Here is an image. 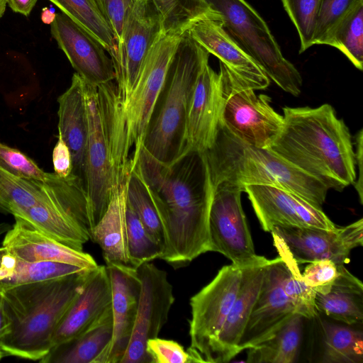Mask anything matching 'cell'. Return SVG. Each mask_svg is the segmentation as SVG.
<instances>
[{"instance_id":"21","label":"cell","mask_w":363,"mask_h":363,"mask_svg":"<svg viewBox=\"0 0 363 363\" xmlns=\"http://www.w3.org/2000/svg\"><path fill=\"white\" fill-rule=\"evenodd\" d=\"M111 306V285L106 266L93 269L53 333L51 349L75 337Z\"/></svg>"},{"instance_id":"5","label":"cell","mask_w":363,"mask_h":363,"mask_svg":"<svg viewBox=\"0 0 363 363\" xmlns=\"http://www.w3.org/2000/svg\"><path fill=\"white\" fill-rule=\"evenodd\" d=\"M212 184L223 182L242 189L267 185L294 193L322 208L328 188L270 148L257 147L234 136L220 122L213 145L205 152Z\"/></svg>"},{"instance_id":"19","label":"cell","mask_w":363,"mask_h":363,"mask_svg":"<svg viewBox=\"0 0 363 363\" xmlns=\"http://www.w3.org/2000/svg\"><path fill=\"white\" fill-rule=\"evenodd\" d=\"M186 32L250 88L263 90L269 86L267 75L225 29L219 14L197 20Z\"/></svg>"},{"instance_id":"35","label":"cell","mask_w":363,"mask_h":363,"mask_svg":"<svg viewBox=\"0 0 363 363\" xmlns=\"http://www.w3.org/2000/svg\"><path fill=\"white\" fill-rule=\"evenodd\" d=\"M159 11L164 33H183L199 19L214 16L204 0H152Z\"/></svg>"},{"instance_id":"2","label":"cell","mask_w":363,"mask_h":363,"mask_svg":"<svg viewBox=\"0 0 363 363\" xmlns=\"http://www.w3.org/2000/svg\"><path fill=\"white\" fill-rule=\"evenodd\" d=\"M282 128L269 147L286 161L342 191L354 184L357 174L352 136L333 107L283 108Z\"/></svg>"},{"instance_id":"26","label":"cell","mask_w":363,"mask_h":363,"mask_svg":"<svg viewBox=\"0 0 363 363\" xmlns=\"http://www.w3.org/2000/svg\"><path fill=\"white\" fill-rule=\"evenodd\" d=\"M113 335L111 306L89 328L57 345L40 360L43 363H96L108 348Z\"/></svg>"},{"instance_id":"41","label":"cell","mask_w":363,"mask_h":363,"mask_svg":"<svg viewBox=\"0 0 363 363\" xmlns=\"http://www.w3.org/2000/svg\"><path fill=\"white\" fill-rule=\"evenodd\" d=\"M341 265L330 259L314 261L305 267L301 274L306 284L313 291L325 294L335 282Z\"/></svg>"},{"instance_id":"38","label":"cell","mask_w":363,"mask_h":363,"mask_svg":"<svg viewBox=\"0 0 363 363\" xmlns=\"http://www.w3.org/2000/svg\"><path fill=\"white\" fill-rule=\"evenodd\" d=\"M300 38V53L313 45L321 0H281Z\"/></svg>"},{"instance_id":"40","label":"cell","mask_w":363,"mask_h":363,"mask_svg":"<svg viewBox=\"0 0 363 363\" xmlns=\"http://www.w3.org/2000/svg\"><path fill=\"white\" fill-rule=\"evenodd\" d=\"M359 0H321L313 37L314 45H326L338 23Z\"/></svg>"},{"instance_id":"23","label":"cell","mask_w":363,"mask_h":363,"mask_svg":"<svg viewBox=\"0 0 363 363\" xmlns=\"http://www.w3.org/2000/svg\"><path fill=\"white\" fill-rule=\"evenodd\" d=\"M268 262L264 257L258 262L242 268L239 289L218 337L212 363L228 362L239 354L238 343L257 298Z\"/></svg>"},{"instance_id":"16","label":"cell","mask_w":363,"mask_h":363,"mask_svg":"<svg viewBox=\"0 0 363 363\" xmlns=\"http://www.w3.org/2000/svg\"><path fill=\"white\" fill-rule=\"evenodd\" d=\"M262 228L271 233L276 225L333 230L337 226L318 208L289 191L267 185L244 187Z\"/></svg>"},{"instance_id":"11","label":"cell","mask_w":363,"mask_h":363,"mask_svg":"<svg viewBox=\"0 0 363 363\" xmlns=\"http://www.w3.org/2000/svg\"><path fill=\"white\" fill-rule=\"evenodd\" d=\"M240 186L223 182L214 186L208 217L210 252H216L243 268L260 261L256 255L241 204Z\"/></svg>"},{"instance_id":"45","label":"cell","mask_w":363,"mask_h":363,"mask_svg":"<svg viewBox=\"0 0 363 363\" xmlns=\"http://www.w3.org/2000/svg\"><path fill=\"white\" fill-rule=\"evenodd\" d=\"M354 150L356 167V179L354 183V188L359 196V202L363 203V129L361 128L354 137Z\"/></svg>"},{"instance_id":"22","label":"cell","mask_w":363,"mask_h":363,"mask_svg":"<svg viewBox=\"0 0 363 363\" xmlns=\"http://www.w3.org/2000/svg\"><path fill=\"white\" fill-rule=\"evenodd\" d=\"M5 233L3 245L17 257L28 262H56L94 269L99 265L89 254L62 244L38 230L23 219Z\"/></svg>"},{"instance_id":"20","label":"cell","mask_w":363,"mask_h":363,"mask_svg":"<svg viewBox=\"0 0 363 363\" xmlns=\"http://www.w3.org/2000/svg\"><path fill=\"white\" fill-rule=\"evenodd\" d=\"M106 267L111 285L113 335L96 363H121L132 335L140 284L137 269L116 265Z\"/></svg>"},{"instance_id":"7","label":"cell","mask_w":363,"mask_h":363,"mask_svg":"<svg viewBox=\"0 0 363 363\" xmlns=\"http://www.w3.org/2000/svg\"><path fill=\"white\" fill-rule=\"evenodd\" d=\"M217 12L225 29L242 49L284 91L301 94L302 77L287 60L259 14L245 0H204Z\"/></svg>"},{"instance_id":"46","label":"cell","mask_w":363,"mask_h":363,"mask_svg":"<svg viewBox=\"0 0 363 363\" xmlns=\"http://www.w3.org/2000/svg\"><path fill=\"white\" fill-rule=\"evenodd\" d=\"M37 1L38 0H7V4L13 12L28 16Z\"/></svg>"},{"instance_id":"36","label":"cell","mask_w":363,"mask_h":363,"mask_svg":"<svg viewBox=\"0 0 363 363\" xmlns=\"http://www.w3.org/2000/svg\"><path fill=\"white\" fill-rule=\"evenodd\" d=\"M126 199L127 203L132 208L151 237L163 250L164 238L158 213L146 186L133 167H131L127 179Z\"/></svg>"},{"instance_id":"48","label":"cell","mask_w":363,"mask_h":363,"mask_svg":"<svg viewBox=\"0 0 363 363\" xmlns=\"http://www.w3.org/2000/svg\"><path fill=\"white\" fill-rule=\"evenodd\" d=\"M11 226L6 223H0V235L5 234Z\"/></svg>"},{"instance_id":"49","label":"cell","mask_w":363,"mask_h":363,"mask_svg":"<svg viewBox=\"0 0 363 363\" xmlns=\"http://www.w3.org/2000/svg\"><path fill=\"white\" fill-rule=\"evenodd\" d=\"M7 5V0H0V18L4 14Z\"/></svg>"},{"instance_id":"32","label":"cell","mask_w":363,"mask_h":363,"mask_svg":"<svg viewBox=\"0 0 363 363\" xmlns=\"http://www.w3.org/2000/svg\"><path fill=\"white\" fill-rule=\"evenodd\" d=\"M52 174L41 182L16 177L0 169V210L14 216L43 201L48 194Z\"/></svg>"},{"instance_id":"17","label":"cell","mask_w":363,"mask_h":363,"mask_svg":"<svg viewBox=\"0 0 363 363\" xmlns=\"http://www.w3.org/2000/svg\"><path fill=\"white\" fill-rule=\"evenodd\" d=\"M50 32L76 73L86 82L99 85L116 79L113 60L104 47L67 16L55 13Z\"/></svg>"},{"instance_id":"14","label":"cell","mask_w":363,"mask_h":363,"mask_svg":"<svg viewBox=\"0 0 363 363\" xmlns=\"http://www.w3.org/2000/svg\"><path fill=\"white\" fill-rule=\"evenodd\" d=\"M271 233L281 240L298 264L330 259L345 264L350 252L363 245V219L333 230L276 225Z\"/></svg>"},{"instance_id":"15","label":"cell","mask_w":363,"mask_h":363,"mask_svg":"<svg viewBox=\"0 0 363 363\" xmlns=\"http://www.w3.org/2000/svg\"><path fill=\"white\" fill-rule=\"evenodd\" d=\"M285 274L281 257L269 259L257 298L238 343L239 353L269 337L296 313L284 289Z\"/></svg>"},{"instance_id":"18","label":"cell","mask_w":363,"mask_h":363,"mask_svg":"<svg viewBox=\"0 0 363 363\" xmlns=\"http://www.w3.org/2000/svg\"><path fill=\"white\" fill-rule=\"evenodd\" d=\"M222 104L220 75L207 62L189 101L182 157L191 152H205L213 145L220 122Z\"/></svg>"},{"instance_id":"37","label":"cell","mask_w":363,"mask_h":363,"mask_svg":"<svg viewBox=\"0 0 363 363\" xmlns=\"http://www.w3.org/2000/svg\"><path fill=\"white\" fill-rule=\"evenodd\" d=\"M126 233L129 260L137 269L140 265L160 258L161 247L151 237L132 208L126 206Z\"/></svg>"},{"instance_id":"12","label":"cell","mask_w":363,"mask_h":363,"mask_svg":"<svg viewBox=\"0 0 363 363\" xmlns=\"http://www.w3.org/2000/svg\"><path fill=\"white\" fill-rule=\"evenodd\" d=\"M163 33L161 15L152 0H136L127 10L113 60L123 104L135 84L149 50Z\"/></svg>"},{"instance_id":"1","label":"cell","mask_w":363,"mask_h":363,"mask_svg":"<svg viewBox=\"0 0 363 363\" xmlns=\"http://www.w3.org/2000/svg\"><path fill=\"white\" fill-rule=\"evenodd\" d=\"M131 162L162 226L164 245L160 259L181 267L210 252L208 217L214 187L205 153L191 152L165 165L141 146Z\"/></svg>"},{"instance_id":"44","label":"cell","mask_w":363,"mask_h":363,"mask_svg":"<svg viewBox=\"0 0 363 363\" xmlns=\"http://www.w3.org/2000/svg\"><path fill=\"white\" fill-rule=\"evenodd\" d=\"M52 164L55 174L66 178L72 173V159L65 142L58 136V140L52 150Z\"/></svg>"},{"instance_id":"30","label":"cell","mask_w":363,"mask_h":363,"mask_svg":"<svg viewBox=\"0 0 363 363\" xmlns=\"http://www.w3.org/2000/svg\"><path fill=\"white\" fill-rule=\"evenodd\" d=\"M77 25L95 38L112 60L116 54L114 34L96 0H49Z\"/></svg>"},{"instance_id":"10","label":"cell","mask_w":363,"mask_h":363,"mask_svg":"<svg viewBox=\"0 0 363 363\" xmlns=\"http://www.w3.org/2000/svg\"><path fill=\"white\" fill-rule=\"evenodd\" d=\"M183 33H162L149 50L134 88L124 104L132 157L137 155L165 85L167 73Z\"/></svg>"},{"instance_id":"39","label":"cell","mask_w":363,"mask_h":363,"mask_svg":"<svg viewBox=\"0 0 363 363\" xmlns=\"http://www.w3.org/2000/svg\"><path fill=\"white\" fill-rule=\"evenodd\" d=\"M0 169L22 179L45 182L50 173L44 172L28 156L18 149L0 143Z\"/></svg>"},{"instance_id":"27","label":"cell","mask_w":363,"mask_h":363,"mask_svg":"<svg viewBox=\"0 0 363 363\" xmlns=\"http://www.w3.org/2000/svg\"><path fill=\"white\" fill-rule=\"evenodd\" d=\"M317 311L347 325L362 324L363 320V284L342 264L330 291L315 294Z\"/></svg>"},{"instance_id":"4","label":"cell","mask_w":363,"mask_h":363,"mask_svg":"<svg viewBox=\"0 0 363 363\" xmlns=\"http://www.w3.org/2000/svg\"><path fill=\"white\" fill-rule=\"evenodd\" d=\"M92 270L21 285L0 294L9 323V331L0 341L4 356L38 361L45 357L56 327Z\"/></svg>"},{"instance_id":"34","label":"cell","mask_w":363,"mask_h":363,"mask_svg":"<svg viewBox=\"0 0 363 363\" xmlns=\"http://www.w3.org/2000/svg\"><path fill=\"white\" fill-rule=\"evenodd\" d=\"M271 234L274 245L286 264L284 289L291 301L296 313L308 319L315 318L318 312L315 305L316 292L306 284L300 272L298 264L293 258L284 243L278 236Z\"/></svg>"},{"instance_id":"9","label":"cell","mask_w":363,"mask_h":363,"mask_svg":"<svg viewBox=\"0 0 363 363\" xmlns=\"http://www.w3.org/2000/svg\"><path fill=\"white\" fill-rule=\"evenodd\" d=\"M242 268L223 266L216 276L190 299V346L191 363H212L220 332L236 298Z\"/></svg>"},{"instance_id":"33","label":"cell","mask_w":363,"mask_h":363,"mask_svg":"<svg viewBox=\"0 0 363 363\" xmlns=\"http://www.w3.org/2000/svg\"><path fill=\"white\" fill-rule=\"evenodd\" d=\"M337 48L359 70L363 67V0H359L335 26L327 44Z\"/></svg>"},{"instance_id":"8","label":"cell","mask_w":363,"mask_h":363,"mask_svg":"<svg viewBox=\"0 0 363 363\" xmlns=\"http://www.w3.org/2000/svg\"><path fill=\"white\" fill-rule=\"evenodd\" d=\"M218 74L223 96L220 123L245 143L269 148L284 123L283 116L271 106V98L257 95L220 62Z\"/></svg>"},{"instance_id":"25","label":"cell","mask_w":363,"mask_h":363,"mask_svg":"<svg viewBox=\"0 0 363 363\" xmlns=\"http://www.w3.org/2000/svg\"><path fill=\"white\" fill-rule=\"evenodd\" d=\"M126 183L113 194L104 215L91 229L90 239L101 247L106 266L133 268L127 245Z\"/></svg>"},{"instance_id":"6","label":"cell","mask_w":363,"mask_h":363,"mask_svg":"<svg viewBox=\"0 0 363 363\" xmlns=\"http://www.w3.org/2000/svg\"><path fill=\"white\" fill-rule=\"evenodd\" d=\"M209 55L187 32L184 33L142 145L162 164L170 165L182 157L189 101Z\"/></svg>"},{"instance_id":"42","label":"cell","mask_w":363,"mask_h":363,"mask_svg":"<svg viewBox=\"0 0 363 363\" xmlns=\"http://www.w3.org/2000/svg\"><path fill=\"white\" fill-rule=\"evenodd\" d=\"M146 350L152 363H191L189 352L174 340L158 337L150 339Z\"/></svg>"},{"instance_id":"28","label":"cell","mask_w":363,"mask_h":363,"mask_svg":"<svg viewBox=\"0 0 363 363\" xmlns=\"http://www.w3.org/2000/svg\"><path fill=\"white\" fill-rule=\"evenodd\" d=\"M88 269L56 262H28L0 247V294L21 285L57 279Z\"/></svg>"},{"instance_id":"50","label":"cell","mask_w":363,"mask_h":363,"mask_svg":"<svg viewBox=\"0 0 363 363\" xmlns=\"http://www.w3.org/2000/svg\"><path fill=\"white\" fill-rule=\"evenodd\" d=\"M4 357V354L3 352H2V351L1 350V349H0V360H1V358H2V357Z\"/></svg>"},{"instance_id":"3","label":"cell","mask_w":363,"mask_h":363,"mask_svg":"<svg viewBox=\"0 0 363 363\" xmlns=\"http://www.w3.org/2000/svg\"><path fill=\"white\" fill-rule=\"evenodd\" d=\"M84 90L89 137L84 182L91 230L114 191L127 182L132 166L131 146L116 83L94 85L85 82Z\"/></svg>"},{"instance_id":"31","label":"cell","mask_w":363,"mask_h":363,"mask_svg":"<svg viewBox=\"0 0 363 363\" xmlns=\"http://www.w3.org/2000/svg\"><path fill=\"white\" fill-rule=\"evenodd\" d=\"M323 363H362L363 333L352 325L321 321Z\"/></svg>"},{"instance_id":"47","label":"cell","mask_w":363,"mask_h":363,"mask_svg":"<svg viewBox=\"0 0 363 363\" xmlns=\"http://www.w3.org/2000/svg\"><path fill=\"white\" fill-rule=\"evenodd\" d=\"M9 323L4 311L2 298L0 295V341L8 334Z\"/></svg>"},{"instance_id":"24","label":"cell","mask_w":363,"mask_h":363,"mask_svg":"<svg viewBox=\"0 0 363 363\" xmlns=\"http://www.w3.org/2000/svg\"><path fill=\"white\" fill-rule=\"evenodd\" d=\"M84 85V80L74 73L70 86L57 99L58 136L65 142L70 151L72 174L83 182L89 137Z\"/></svg>"},{"instance_id":"43","label":"cell","mask_w":363,"mask_h":363,"mask_svg":"<svg viewBox=\"0 0 363 363\" xmlns=\"http://www.w3.org/2000/svg\"><path fill=\"white\" fill-rule=\"evenodd\" d=\"M135 1L136 0H96L114 34L116 44L121 36L127 10Z\"/></svg>"},{"instance_id":"29","label":"cell","mask_w":363,"mask_h":363,"mask_svg":"<svg viewBox=\"0 0 363 363\" xmlns=\"http://www.w3.org/2000/svg\"><path fill=\"white\" fill-rule=\"evenodd\" d=\"M294 314L272 335L247 349L249 363H294L297 361L303 339V320Z\"/></svg>"},{"instance_id":"13","label":"cell","mask_w":363,"mask_h":363,"mask_svg":"<svg viewBox=\"0 0 363 363\" xmlns=\"http://www.w3.org/2000/svg\"><path fill=\"white\" fill-rule=\"evenodd\" d=\"M140 289L132 335L121 363H152L146 350L150 339L158 337L174 302L173 286L164 270L147 262L137 269Z\"/></svg>"}]
</instances>
